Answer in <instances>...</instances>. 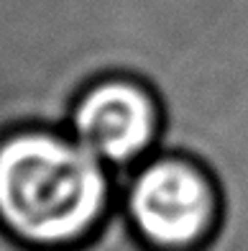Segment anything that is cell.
<instances>
[{
    "mask_svg": "<svg viewBox=\"0 0 248 251\" xmlns=\"http://www.w3.org/2000/svg\"><path fill=\"white\" fill-rule=\"evenodd\" d=\"M164 113L156 93L138 77L105 75L77 95L67 133L108 169H133L156 154Z\"/></svg>",
    "mask_w": 248,
    "mask_h": 251,
    "instance_id": "3",
    "label": "cell"
},
{
    "mask_svg": "<svg viewBox=\"0 0 248 251\" xmlns=\"http://www.w3.org/2000/svg\"><path fill=\"white\" fill-rule=\"evenodd\" d=\"M128 218L156 251H192L218 221V190L195 159L156 151L126 172Z\"/></svg>",
    "mask_w": 248,
    "mask_h": 251,
    "instance_id": "2",
    "label": "cell"
},
{
    "mask_svg": "<svg viewBox=\"0 0 248 251\" xmlns=\"http://www.w3.org/2000/svg\"><path fill=\"white\" fill-rule=\"evenodd\" d=\"M243 75H246V72H243ZM238 77H241V75H238ZM233 79H235V77H233ZM228 82H230V79H228ZM223 85H225V82H223ZM215 90H218V87H215ZM205 98H207V95H205ZM205 98H202V100H205ZM182 113H184V110H182ZM177 116H179V113H177ZM172 118H174V116H172ZM164 121H166V118H164Z\"/></svg>",
    "mask_w": 248,
    "mask_h": 251,
    "instance_id": "4",
    "label": "cell"
},
{
    "mask_svg": "<svg viewBox=\"0 0 248 251\" xmlns=\"http://www.w3.org/2000/svg\"><path fill=\"white\" fill-rule=\"evenodd\" d=\"M113 198V169L56 128H18L0 139V223L39 249L85 241Z\"/></svg>",
    "mask_w": 248,
    "mask_h": 251,
    "instance_id": "1",
    "label": "cell"
}]
</instances>
